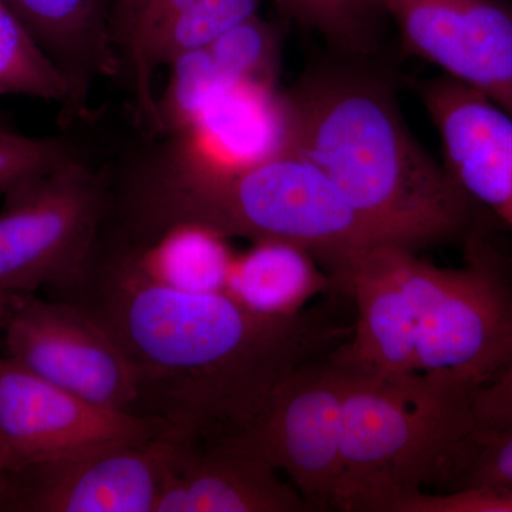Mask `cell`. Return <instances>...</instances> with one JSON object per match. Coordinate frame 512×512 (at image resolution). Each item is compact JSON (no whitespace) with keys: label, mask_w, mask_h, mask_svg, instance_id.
I'll return each instance as SVG.
<instances>
[{"label":"cell","mask_w":512,"mask_h":512,"mask_svg":"<svg viewBox=\"0 0 512 512\" xmlns=\"http://www.w3.org/2000/svg\"><path fill=\"white\" fill-rule=\"evenodd\" d=\"M79 153L69 140L28 137L0 127V192Z\"/></svg>","instance_id":"cell-22"},{"label":"cell","mask_w":512,"mask_h":512,"mask_svg":"<svg viewBox=\"0 0 512 512\" xmlns=\"http://www.w3.org/2000/svg\"><path fill=\"white\" fill-rule=\"evenodd\" d=\"M483 487H512V423L478 431L473 453L451 490Z\"/></svg>","instance_id":"cell-23"},{"label":"cell","mask_w":512,"mask_h":512,"mask_svg":"<svg viewBox=\"0 0 512 512\" xmlns=\"http://www.w3.org/2000/svg\"><path fill=\"white\" fill-rule=\"evenodd\" d=\"M131 2H133V0H119V5H117L116 29L117 23H119L121 16H123V13L126 12L128 6L131 5Z\"/></svg>","instance_id":"cell-27"},{"label":"cell","mask_w":512,"mask_h":512,"mask_svg":"<svg viewBox=\"0 0 512 512\" xmlns=\"http://www.w3.org/2000/svg\"><path fill=\"white\" fill-rule=\"evenodd\" d=\"M342 366V470L333 507L393 512L429 488L451 490L476 444L477 387L444 373Z\"/></svg>","instance_id":"cell-4"},{"label":"cell","mask_w":512,"mask_h":512,"mask_svg":"<svg viewBox=\"0 0 512 512\" xmlns=\"http://www.w3.org/2000/svg\"><path fill=\"white\" fill-rule=\"evenodd\" d=\"M204 49L228 82L278 89L281 36L274 23L259 13L232 26Z\"/></svg>","instance_id":"cell-20"},{"label":"cell","mask_w":512,"mask_h":512,"mask_svg":"<svg viewBox=\"0 0 512 512\" xmlns=\"http://www.w3.org/2000/svg\"><path fill=\"white\" fill-rule=\"evenodd\" d=\"M316 264L302 249L258 242L247 254L234 259L224 289L256 311L292 315L329 286L330 278L320 274Z\"/></svg>","instance_id":"cell-17"},{"label":"cell","mask_w":512,"mask_h":512,"mask_svg":"<svg viewBox=\"0 0 512 512\" xmlns=\"http://www.w3.org/2000/svg\"><path fill=\"white\" fill-rule=\"evenodd\" d=\"M466 248L457 269L414 256V372L444 373L478 389L512 355V274L478 232Z\"/></svg>","instance_id":"cell-6"},{"label":"cell","mask_w":512,"mask_h":512,"mask_svg":"<svg viewBox=\"0 0 512 512\" xmlns=\"http://www.w3.org/2000/svg\"><path fill=\"white\" fill-rule=\"evenodd\" d=\"M282 15L318 33L342 57L375 53L383 12L376 0H275Z\"/></svg>","instance_id":"cell-18"},{"label":"cell","mask_w":512,"mask_h":512,"mask_svg":"<svg viewBox=\"0 0 512 512\" xmlns=\"http://www.w3.org/2000/svg\"><path fill=\"white\" fill-rule=\"evenodd\" d=\"M170 450L161 436L36 464L3 478L0 510L156 512Z\"/></svg>","instance_id":"cell-10"},{"label":"cell","mask_w":512,"mask_h":512,"mask_svg":"<svg viewBox=\"0 0 512 512\" xmlns=\"http://www.w3.org/2000/svg\"><path fill=\"white\" fill-rule=\"evenodd\" d=\"M0 96L56 101L62 110L69 87L12 10L0 0Z\"/></svg>","instance_id":"cell-19"},{"label":"cell","mask_w":512,"mask_h":512,"mask_svg":"<svg viewBox=\"0 0 512 512\" xmlns=\"http://www.w3.org/2000/svg\"><path fill=\"white\" fill-rule=\"evenodd\" d=\"M168 140L134 157L116 180L110 175L116 228L107 234L117 241L144 247L192 225L224 238L291 245L328 271L356 249L393 244L295 151L238 165Z\"/></svg>","instance_id":"cell-2"},{"label":"cell","mask_w":512,"mask_h":512,"mask_svg":"<svg viewBox=\"0 0 512 512\" xmlns=\"http://www.w3.org/2000/svg\"><path fill=\"white\" fill-rule=\"evenodd\" d=\"M168 67H171L170 82L163 96L157 99V134L171 137L191 127L231 82L222 76L205 49L178 57Z\"/></svg>","instance_id":"cell-21"},{"label":"cell","mask_w":512,"mask_h":512,"mask_svg":"<svg viewBox=\"0 0 512 512\" xmlns=\"http://www.w3.org/2000/svg\"><path fill=\"white\" fill-rule=\"evenodd\" d=\"M0 127H9L8 120H6V117L3 116L2 113H0Z\"/></svg>","instance_id":"cell-28"},{"label":"cell","mask_w":512,"mask_h":512,"mask_svg":"<svg viewBox=\"0 0 512 512\" xmlns=\"http://www.w3.org/2000/svg\"><path fill=\"white\" fill-rule=\"evenodd\" d=\"M2 194L0 291L30 295L72 285L109 221L110 175L77 153Z\"/></svg>","instance_id":"cell-5"},{"label":"cell","mask_w":512,"mask_h":512,"mask_svg":"<svg viewBox=\"0 0 512 512\" xmlns=\"http://www.w3.org/2000/svg\"><path fill=\"white\" fill-rule=\"evenodd\" d=\"M69 87L66 123L89 113L94 86L121 72L119 0H3Z\"/></svg>","instance_id":"cell-15"},{"label":"cell","mask_w":512,"mask_h":512,"mask_svg":"<svg viewBox=\"0 0 512 512\" xmlns=\"http://www.w3.org/2000/svg\"><path fill=\"white\" fill-rule=\"evenodd\" d=\"M393 512H512V487L420 493L397 504Z\"/></svg>","instance_id":"cell-24"},{"label":"cell","mask_w":512,"mask_h":512,"mask_svg":"<svg viewBox=\"0 0 512 512\" xmlns=\"http://www.w3.org/2000/svg\"><path fill=\"white\" fill-rule=\"evenodd\" d=\"M156 512H301L308 501L264 458L229 437L170 439Z\"/></svg>","instance_id":"cell-14"},{"label":"cell","mask_w":512,"mask_h":512,"mask_svg":"<svg viewBox=\"0 0 512 512\" xmlns=\"http://www.w3.org/2000/svg\"><path fill=\"white\" fill-rule=\"evenodd\" d=\"M345 394V367L332 355L312 360L278 387L254 423L225 437L285 474L315 510L333 507L342 470Z\"/></svg>","instance_id":"cell-7"},{"label":"cell","mask_w":512,"mask_h":512,"mask_svg":"<svg viewBox=\"0 0 512 512\" xmlns=\"http://www.w3.org/2000/svg\"><path fill=\"white\" fill-rule=\"evenodd\" d=\"M164 434L161 421L84 402L0 356V485L36 464Z\"/></svg>","instance_id":"cell-9"},{"label":"cell","mask_w":512,"mask_h":512,"mask_svg":"<svg viewBox=\"0 0 512 512\" xmlns=\"http://www.w3.org/2000/svg\"><path fill=\"white\" fill-rule=\"evenodd\" d=\"M16 296L18 295H12V293L0 291V322H3L6 316L9 315L10 309H12Z\"/></svg>","instance_id":"cell-26"},{"label":"cell","mask_w":512,"mask_h":512,"mask_svg":"<svg viewBox=\"0 0 512 512\" xmlns=\"http://www.w3.org/2000/svg\"><path fill=\"white\" fill-rule=\"evenodd\" d=\"M511 3H512V0H511Z\"/></svg>","instance_id":"cell-29"},{"label":"cell","mask_w":512,"mask_h":512,"mask_svg":"<svg viewBox=\"0 0 512 512\" xmlns=\"http://www.w3.org/2000/svg\"><path fill=\"white\" fill-rule=\"evenodd\" d=\"M410 53L512 116L511 0H376Z\"/></svg>","instance_id":"cell-11"},{"label":"cell","mask_w":512,"mask_h":512,"mask_svg":"<svg viewBox=\"0 0 512 512\" xmlns=\"http://www.w3.org/2000/svg\"><path fill=\"white\" fill-rule=\"evenodd\" d=\"M439 133L444 165L478 208L512 229V116L490 97L448 76L419 84Z\"/></svg>","instance_id":"cell-12"},{"label":"cell","mask_w":512,"mask_h":512,"mask_svg":"<svg viewBox=\"0 0 512 512\" xmlns=\"http://www.w3.org/2000/svg\"><path fill=\"white\" fill-rule=\"evenodd\" d=\"M282 148L311 161L387 241L417 249L477 234L478 210L413 136L384 77L356 63L279 92Z\"/></svg>","instance_id":"cell-3"},{"label":"cell","mask_w":512,"mask_h":512,"mask_svg":"<svg viewBox=\"0 0 512 512\" xmlns=\"http://www.w3.org/2000/svg\"><path fill=\"white\" fill-rule=\"evenodd\" d=\"M57 293L93 313L119 343L136 372L138 416L192 443L247 429L278 387L338 338L305 312L256 311L224 288L175 284L136 248L109 238Z\"/></svg>","instance_id":"cell-1"},{"label":"cell","mask_w":512,"mask_h":512,"mask_svg":"<svg viewBox=\"0 0 512 512\" xmlns=\"http://www.w3.org/2000/svg\"><path fill=\"white\" fill-rule=\"evenodd\" d=\"M478 431L512 423V355L500 375L474 393Z\"/></svg>","instance_id":"cell-25"},{"label":"cell","mask_w":512,"mask_h":512,"mask_svg":"<svg viewBox=\"0 0 512 512\" xmlns=\"http://www.w3.org/2000/svg\"><path fill=\"white\" fill-rule=\"evenodd\" d=\"M266 0H133L117 23L121 72L141 126L157 134L154 76L259 13Z\"/></svg>","instance_id":"cell-13"},{"label":"cell","mask_w":512,"mask_h":512,"mask_svg":"<svg viewBox=\"0 0 512 512\" xmlns=\"http://www.w3.org/2000/svg\"><path fill=\"white\" fill-rule=\"evenodd\" d=\"M2 323L8 356L20 366L84 402L138 416L133 366L82 305L18 295Z\"/></svg>","instance_id":"cell-8"},{"label":"cell","mask_w":512,"mask_h":512,"mask_svg":"<svg viewBox=\"0 0 512 512\" xmlns=\"http://www.w3.org/2000/svg\"><path fill=\"white\" fill-rule=\"evenodd\" d=\"M171 138L228 164L272 156L282 150L279 90L229 83L191 127Z\"/></svg>","instance_id":"cell-16"}]
</instances>
